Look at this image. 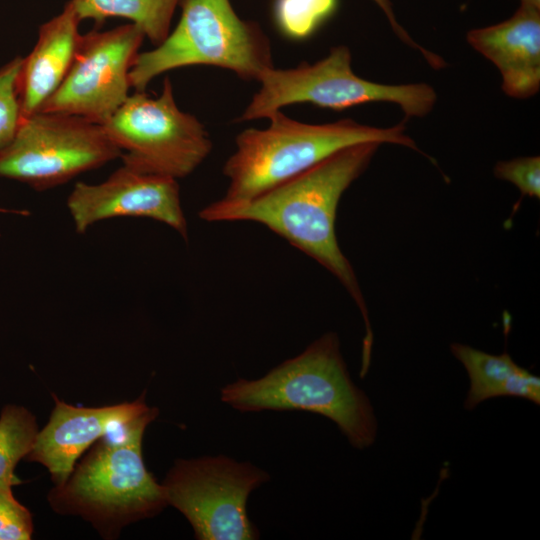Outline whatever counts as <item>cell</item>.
I'll return each mask as SVG.
<instances>
[{"mask_svg": "<svg viewBox=\"0 0 540 540\" xmlns=\"http://www.w3.org/2000/svg\"><path fill=\"white\" fill-rule=\"evenodd\" d=\"M380 145L367 142L347 147L254 198L239 201L220 198L198 213L206 222L259 223L337 278L364 321L363 372L370 367L373 332L357 276L338 244L335 224L343 193L366 170Z\"/></svg>", "mask_w": 540, "mask_h": 540, "instance_id": "1", "label": "cell"}, {"mask_svg": "<svg viewBox=\"0 0 540 540\" xmlns=\"http://www.w3.org/2000/svg\"><path fill=\"white\" fill-rule=\"evenodd\" d=\"M221 400L241 412L301 410L322 415L357 449L370 447L377 436L373 407L351 380L333 332L261 378L227 384L221 389Z\"/></svg>", "mask_w": 540, "mask_h": 540, "instance_id": "2", "label": "cell"}, {"mask_svg": "<svg viewBox=\"0 0 540 540\" xmlns=\"http://www.w3.org/2000/svg\"><path fill=\"white\" fill-rule=\"evenodd\" d=\"M265 128H247L235 139V150L225 161L226 200L254 198L309 170L347 147L376 142L395 144L426 155L407 135L405 126L373 127L351 119L310 124L272 113Z\"/></svg>", "mask_w": 540, "mask_h": 540, "instance_id": "3", "label": "cell"}, {"mask_svg": "<svg viewBox=\"0 0 540 540\" xmlns=\"http://www.w3.org/2000/svg\"><path fill=\"white\" fill-rule=\"evenodd\" d=\"M157 415L152 407L122 425L116 438L102 437L68 479L51 490V507L82 516L107 537L162 511L168 505L164 488L146 469L142 455L145 429Z\"/></svg>", "mask_w": 540, "mask_h": 540, "instance_id": "4", "label": "cell"}, {"mask_svg": "<svg viewBox=\"0 0 540 540\" xmlns=\"http://www.w3.org/2000/svg\"><path fill=\"white\" fill-rule=\"evenodd\" d=\"M174 30L153 50L138 53L129 73L135 91L157 76L190 65H210L258 80L273 67L269 40L253 22L242 20L230 0H181Z\"/></svg>", "mask_w": 540, "mask_h": 540, "instance_id": "5", "label": "cell"}, {"mask_svg": "<svg viewBox=\"0 0 540 540\" xmlns=\"http://www.w3.org/2000/svg\"><path fill=\"white\" fill-rule=\"evenodd\" d=\"M351 62L349 48L339 45L313 64L303 63L288 69L273 66L265 70L257 80L259 89L237 121L267 119L296 103L343 110L364 103L388 102L400 106L406 117H424L433 109L437 94L432 86L368 81L354 73Z\"/></svg>", "mask_w": 540, "mask_h": 540, "instance_id": "6", "label": "cell"}, {"mask_svg": "<svg viewBox=\"0 0 540 540\" xmlns=\"http://www.w3.org/2000/svg\"><path fill=\"white\" fill-rule=\"evenodd\" d=\"M102 126L121 150L124 165L177 180L191 174L212 149L205 126L177 106L168 78L159 96L135 91Z\"/></svg>", "mask_w": 540, "mask_h": 540, "instance_id": "7", "label": "cell"}, {"mask_svg": "<svg viewBox=\"0 0 540 540\" xmlns=\"http://www.w3.org/2000/svg\"><path fill=\"white\" fill-rule=\"evenodd\" d=\"M269 474L249 462L219 456L178 459L162 486L168 505L179 510L199 540H251L259 531L247 514L250 493Z\"/></svg>", "mask_w": 540, "mask_h": 540, "instance_id": "8", "label": "cell"}, {"mask_svg": "<svg viewBox=\"0 0 540 540\" xmlns=\"http://www.w3.org/2000/svg\"><path fill=\"white\" fill-rule=\"evenodd\" d=\"M121 155L102 124L38 111L22 118L13 141L0 153V176L45 190Z\"/></svg>", "mask_w": 540, "mask_h": 540, "instance_id": "9", "label": "cell"}, {"mask_svg": "<svg viewBox=\"0 0 540 540\" xmlns=\"http://www.w3.org/2000/svg\"><path fill=\"white\" fill-rule=\"evenodd\" d=\"M144 38L133 23L81 35L64 81L40 111L106 122L129 96V73Z\"/></svg>", "mask_w": 540, "mask_h": 540, "instance_id": "10", "label": "cell"}, {"mask_svg": "<svg viewBox=\"0 0 540 540\" xmlns=\"http://www.w3.org/2000/svg\"><path fill=\"white\" fill-rule=\"evenodd\" d=\"M67 207L78 233L105 219L131 216L157 220L188 236L177 179L124 164L99 184L76 183Z\"/></svg>", "mask_w": 540, "mask_h": 540, "instance_id": "11", "label": "cell"}, {"mask_svg": "<svg viewBox=\"0 0 540 540\" xmlns=\"http://www.w3.org/2000/svg\"><path fill=\"white\" fill-rule=\"evenodd\" d=\"M144 396L143 393L133 402L104 407H77L54 396L50 419L38 431L25 459L45 466L55 485H62L90 445L152 408L147 406Z\"/></svg>", "mask_w": 540, "mask_h": 540, "instance_id": "12", "label": "cell"}, {"mask_svg": "<svg viewBox=\"0 0 540 540\" xmlns=\"http://www.w3.org/2000/svg\"><path fill=\"white\" fill-rule=\"evenodd\" d=\"M470 46L499 70L502 89L527 99L540 89V9L521 4L509 19L467 33Z\"/></svg>", "mask_w": 540, "mask_h": 540, "instance_id": "13", "label": "cell"}, {"mask_svg": "<svg viewBox=\"0 0 540 540\" xmlns=\"http://www.w3.org/2000/svg\"><path fill=\"white\" fill-rule=\"evenodd\" d=\"M80 22L68 1L61 13L40 27L37 42L23 58L19 74L23 117L40 111L64 81L81 37Z\"/></svg>", "mask_w": 540, "mask_h": 540, "instance_id": "14", "label": "cell"}, {"mask_svg": "<svg viewBox=\"0 0 540 540\" xmlns=\"http://www.w3.org/2000/svg\"><path fill=\"white\" fill-rule=\"evenodd\" d=\"M450 350L470 380L464 402L467 410L501 396L524 398L539 405L540 378L516 364L508 353L493 355L461 343H452Z\"/></svg>", "mask_w": 540, "mask_h": 540, "instance_id": "15", "label": "cell"}, {"mask_svg": "<svg viewBox=\"0 0 540 540\" xmlns=\"http://www.w3.org/2000/svg\"><path fill=\"white\" fill-rule=\"evenodd\" d=\"M80 21L100 24L122 17L138 26L156 45L169 34L171 20L181 0H69Z\"/></svg>", "mask_w": 540, "mask_h": 540, "instance_id": "16", "label": "cell"}, {"mask_svg": "<svg viewBox=\"0 0 540 540\" xmlns=\"http://www.w3.org/2000/svg\"><path fill=\"white\" fill-rule=\"evenodd\" d=\"M38 427L26 408L6 405L0 414V490L19 483L14 475L18 462L30 452Z\"/></svg>", "mask_w": 540, "mask_h": 540, "instance_id": "17", "label": "cell"}, {"mask_svg": "<svg viewBox=\"0 0 540 540\" xmlns=\"http://www.w3.org/2000/svg\"><path fill=\"white\" fill-rule=\"evenodd\" d=\"M337 7V0H276L275 18L288 37L302 39L312 34Z\"/></svg>", "mask_w": 540, "mask_h": 540, "instance_id": "18", "label": "cell"}, {"mask_svg": "<svg viewBox=\"0 0 540 540\" xmlns=\"http://www.w3.org/2000/svg\"><path fill=\"white\" fill-rule=\"evenodd\" d=\"M23 58L16 57L0 68V153L13 141L22 121L19 74Z\"/></svg>", "mask_w": 540, "mask_h": 540, "instance_id": "19", "label": "cell"}, {"mask_svg": "<svg viewBox=\"0 0 540 540\" xmlns=\"http://www.w3.org/2000/svg\"><path fill=\"white\" fill-rule=\"evenodd\" d=\"M494 175L515 185L521 197L540 198V157H519L499 161L494 167Z\"/></svg>", "mask_w": 540, "mask_h": 540, "instance_id": "20", "label": "cell"}, {"mask_svg": "<svg viewBox=\"0 0 540 540\" xmlns=\"http://www.w3.org/2000/svg\"><path fill=\"white\" fill-rule=\"evenodd\" d=\"M32 532L29 510L15 499L12 488L0 490V540H27Z\"/></svg>", "mask_w": 540, "mask_h": 540, "instance_id": "21", "label": "cell"}, {"mask_svg": "<svg viewBox=\"0 0 540 540\" xmlns=\"http://www.w3.org/2000/svg\"><path fill=\"white\" fill-rule=\"evenodd\" d=\"M385 14L392 30L396 36L407 46L417 50L434 69H440L444 66L445 61L436 53L431 52L420 44L416 43L408 32L399 24L394 14L392 3L390 0H373Z\"/></svg>", "mask_w": 540, "mask_h": 540, "instance_id": "22", "label": "cell"}, {"mask_svg": "<svg viewBox=\"0 0 540 540\" xmlns=\"http://www.w3.org/2000/svg\"><path fill=\"white\" fill-rule=\"evenodd\" d=\"M521 4L540 9V0H520Z\"/></svg>", "mask_w": 540, "mask_h": 540, "instance_id": "23", "label": "cell"}]
</instances>
